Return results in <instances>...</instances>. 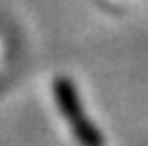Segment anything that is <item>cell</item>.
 <instances>
[{"mask_svg": "<svg viewBox=\"0 0 148 146\" xmlns=\"http://www.w3.org/2000/svg\"><path fill=\"white\" fill-rule=\"evenodd\" d=\"M54 94H56V101H58V108L63 112V117L67 119V124L72 128L74 137H76V142L81 146H106L101 133L92 124V119L83 112V106L79 101L74 83L70 79H56Z\"/></svg>", "mask_w": 148, "mask_h": 146, "instance_id": "obj_1", "label": "cell"}]
</instances>
